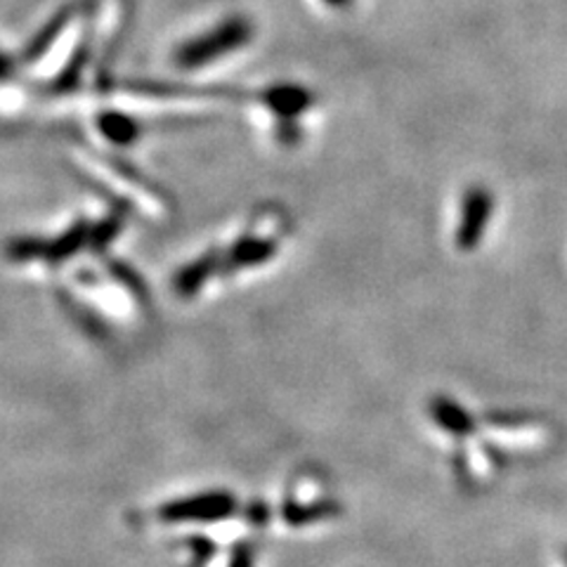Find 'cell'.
Segmentation results:
<instances>
[{
    "instance_id": "1",
    "label": "cell",
    "mask_w": 567,
    "mask_h": 567,
    "mask_svg": "<svg viewBox=\"0 0 567 567\" xmlns=\"http://www.w3.org/2000/svg\"><path fill=\"white\" fill-rule=\"evenodd\" d=\"M431 419L445 431L454 445L452 464L461 485L485 489L494 485L518 458L546 447L548 437L535 429V421L499 437H483L481 423L452 400L437 398L431 402Z\"/></svg>"
},
{
    "instance_id": "2",
    "label": "cell",
    "mask_w": 567,
    "mask_h": 567,
    "mask_svg": "<svg viewBox=\"0 0 567 567\" xmlns=\"http://www.w3.org/2000/svg\"><path fill=\"white\" fill-rule=\"evenodd\" d=\"M248 22L244 20H233L220 24L216 31H210L202 39L187 43L181 52H177V64L185 69H197L204 64H210L220 60L225 52H233L241 48L248 41Z\"/></svg>"
},
{
    "instance_id": "3",
    "label": "cell",
    "mask_w": 567,
    "mask_h": 567,
    "mask_svg": "<svg viewBox=\"0 0 567 567\" xmlns=\"http://www.w3.org/2000/svg\"><path fill=\"white\" fill-rule=\"evenodd\" d=\"M489 208H492V199L483 187H475L468 192L466 204H464V218H461V229L456 237L461 248H473L477 239H481L485 223L489 218Z\"/></svg>"
},
{
    "instance_id": "4",
    "label": "cell",
    "mask_w": 567,
    "mask_h": 567,
    "mask_svg": "<svg viewBox=\"0 0 567 567\" xmlns=\"http://www.w3.org/2000/svg\"><path fill=\"white\" fill-rule=\"evenodd\" d=\"M91 166L97 171V175L102 177L104 183H110L114 187H118L121 194H126V197H131L133 202H137L140 206H145L147 210H158V202L154 197H150V194L145 192V187L137 185L135 181H131V177H123L121 171L114 166H106L102 162H91Z\"/></svg>"
},
{
    "instance_id": "5",
    "label": "cell",
    "mask_w": 567,
    "mask_h": 567,
    "mask_svg": "<svg viewBox=\"0 0 567 567\" xmlns=\"http://www.w3.org/2000/svg\"><path fill=\"white\" fill-rule=\"evenodd\" d=\"M97 123H100L102 135L110 142H114V145H128V142H133L137 135L135 121L118 112H106L104 116H100Z\"/></svg>"
},
{
    "instance_id": "6",
    "label": "cell",
    "mask_w": 567,
    "mask_h": 567,
    "mask_svg": "<svg viewBox=\"0 0 567 567\" xmlns=\"http://www.w3.org/2000/svg\"><path fill=\"white\" fill-rule=\"evenodd\" d=\"M268 102L277 116H291L306 110L308 93L300 91V87H277V91L268 93Z\"/></svg>"
},
{
    "instance_id": "7",
    "label": "cell",
    "mask_w": 567,
    "mask_h": 567,
    "mask_svg": "<svg viewBox=\"0 0 567 567\" xmlns=\"http://www.w3.org/2000/svg\"><path fill=\"white\" fill-rule=\"evenodd\" d=\"M554 567H567V546H565L563 551L556 556V560H554Z\"/></svg>"
},
{
    "instance_id": "8",
    "label": "cell",
    "mask_w": 567,
    "mask_h": 567,
    "mask_svg": "<svg viewBox=\"0 0 567 567\" xmlns=\"http://www.w3.org/2000/svg\"><path fill=\"white\" fill-rule=\"evenodd\" d=\"M324 3H329L333 8H343V6H348V0H324Z\"/></svg>"
}]
</instances>
